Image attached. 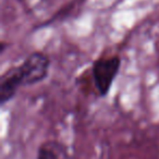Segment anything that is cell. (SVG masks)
<instances>
[{"label": "cell", "instance_id": "cell-1", "mask_svg": "<svg viewBox=\"0 0 159 159\" xmlns=\"http://www.w3.org/2000/svg\"><path fill=\"white\" fill-rule=\"evenodd\" d=\"M50 68V60L43 52H33L16 66L22 86H32L46 80Z\"/></svg>", "mask_w": 159, "mask_h": 159}, {"label": "cell", "instance_id": "cell-3", "mask_svg": "<svg viewBox=\"0 0 159 159\" xmlns=\"http://www.w3.org/2000/svg\"><path fill=\"white\" fill-rule=\"evenodd\" d=\"M21 86L22 82L16 66L10 69L5 74H2L0 79V105L3 106L6 102L11 100L16 96L19 87Z\"/></svg>", "mask_w": 159, "mask_h": 159}, {"label": "cell", "instance_id": "cell-4", "mask_svg": "<svg viewBox=\"0 0 159 159\" xmlns=\"http://www.w3.org/2000/svg\"><path fill=\"white\" fill-rule=\"evenodd\" d=\"M61 150L56 148V144H44L38 148L36 159H60Z\"/></svg>", "mask_w": 159, "mask_h": 159}, {"label": "cell", "instance_id": "cell-2", "mask_svg": "<svg viewBox=\"0 0 159 159\" xmlns=\"http://www.w3.org/2000/svg\"><path fill=\"white\" fill-rule=\"evenodd\" d=\"M121 66V59L118 56L110 58H100L93 64L92 73L95 86L100 96L105 97L109 93Z\"/></svg>", "mask_w": 159, "mask_h": 159}]
</instances>
